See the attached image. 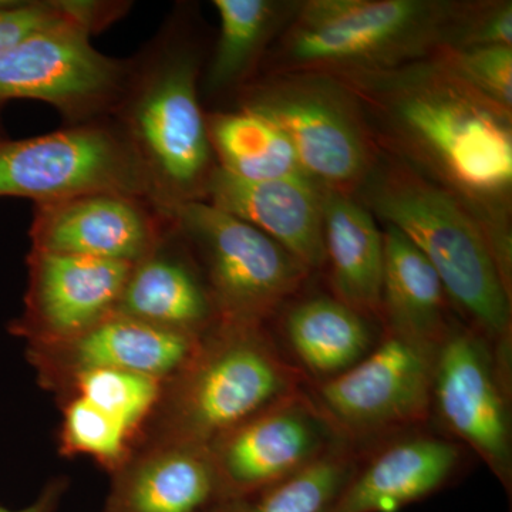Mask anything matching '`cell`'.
<instances>
[{
    "instance_id": "20",
    "label": "cell",
    "mask_w": 512,
    "mask_h": 512,
    "mask_svg": "<svg viewBox=\"0 0 512 512\" xmlns=\"http://www.w3.org/2000/svg\"><path fill=\"white\" fill-rule=\"evenodd\" d=\"M323 244L333 298L367 319H380L383 231L349 192H323Z\"/></svg>"
},
{
    "instance_id": "23",
    "label": "cell",
    "mask_w": 512,
    "mask_h": 512,
    "mask_svg": "<svg viewBox=\"0 0 512 512\" xmlns=\"http://www.w3.org/2000/svg\"><path fill=\"white\" fill-rule=\"evenodd\" d=\"M220 35L208 66L205 87L228 92L249 83L259 60L291 18L296 2L214 0Z\"/></svg>"
},
{
    "instance_id": "22",
    "label": "cell",
    "mask_w": 512,
    "mask_h": 512,
    "mask_svg": "<svg viewBox=\"0 0 512 512\" xmlns=\"http://www.w3.org/2000/svg\"><path fill=\"white\" fill-rule=\"evenodd\" d=\"M284 336L292 362L311 383L346 372L377 343L370 319L333 296H315L289 309Z\"/></svg>"
},
{
    "instance_id": "6",
    "label": "cell",
    "mask_w": 512,
    "mask_h": 512,
    "mask_svg": "<svg viewBox=\"0 0 512 512\" xmlns=\"http://www.w3.org/2000/svg\"><path fill=\"white\" fill-rule=\"evenodd\" d=\"M239 107L274 123L325 190L355 194L379 156L356 97L332 74L269 73L242 87Z\"/></svg>"
},
{
    "instance_id": "2",
    "label": "cell",
    "mask_w": 512,
    "mask_h": 512,
    "mask_svg": "<svg viewBox=\"0 0 512 512\" xmlns=\"http://www.w3.org/2000/svg\"><path fill=\"white\" fill-rule=\"evenodd\" d=\"M355 197L426 256L448 301L512 377V289L473 215L450 192L379 150Z\"/></svg>"
},
{
    "instance_id": "30",
    "label": "cell",
    "mask_w": 512,
    "mask_h": 512,
    "mask_svg": "<svg viewBox=\"0 0 512 512\" xmlns=\"http://www.w3.org/2000/svg\"><path fill=\"white\" fill-rule=\"evenodd\" d=\"M69 23L80 25L73 0H23L16 8L0 12V52L35 33Z\"/></svg>"
},
{
    "instance_id": "26",
    "label": "cell",
    "mask_w": 512,
    "mask_h": 512,
    "mask_svg": "<svg viewBox=\"0 0 512 512\" xmlns=\"http://www.w3.org/2000/svg\"><path fill=\"white\" fill-rule=\"evenodd\" d=\"M76 396L123 424L131 436L150 417L163 396V382L123 370H89L74 376Z\"/></svg>"
},
{
    "instance_id": "11",
    "label": "cell",
    "mask_w": 512,
    "mask_h": 512,
    "mask_svg": "<svg viewBox=\"0 0 512 512\" xmlns=\"http://www.w3.org/2000/svg\"><path fill=\"white\" fill-rule=\"evenodd\" d=\"M512 379L473 329L451 323L434 363L431 416L512 491Z\"/></svg>"
},
{
    "instance_id": "17",
    "label": "cell",
    "mask_w": 512,
    "mask_h": 512,
    "mask_svg": "<svg viewBox=\"0 0 512 512\" xmlns=\"http://www.w3.org/2000/svg\"><path fill=\"white\" fill-rule=\"evenodd\" d=\"M457 441L426 433L379 444L325 512H397L437 493L457 473Z\"/></svg>"
},
{
    "instance_id": "25",
    "label": "cell",
    "mask_w": 512,
    "mask_h": 512,
    "mask_svg": "<svg viewBox=\"0 0 512 512\" xmlns=\"http://www.w3.org/2000/svg\"><path fill=\"white\" fill-rule=\"evenodd\" d=\"M362 457V450L343 441L293 476L256 493L218 501L207 512H325Z\"/></svg>"
},
{
    "instance_id": "10",
    "label": "cell",
    "mask_w": 512,
    "mask_h": 512,
    "mask_svg": "<svg viewBox=\"0 0 512 512\" xmlns=\"http://www.w3.org/2000/svg\"><path fill=\"white\" fill-rule=\"evenodd\" d=\"M76 23L26 37L0 52V101L39 100L69 126L106 119L117 110L133 64L103 55Z\"/></svg>"
},
{
    "instance_id": "4",
    "label": "cell",
    "mask_w": 512,
    "mask_h": 512,
    "mask_svg": "<svg viewBox=\"0 0 512 512\" xmlns=\"http://www.w3.org/2000/svg\"><path fill=\"white\" fill-rule=\"evenodd\" d=\"M165 383L164 434L156 444L208 447L311 380L266 325L215 322L187 365Z\"/></svg>"
},
{
    "instance_id": "7",
    "label": "cell",
    "mask_w": 512,
    "mask_h": 512,
    "mask_svg": "<svg viewBox=\"0 0 512 512\" xmlns=\"http://www.w3.org/2000/svg\"><path fill=\"white\" fill-rule=\"evenodd\" d=\"M163 212L201 258L217 322L266 325L312 274L274 239L208 201Z\"/></svg>"
},
{
    "instance_id": "18",
    "label": "cell",
    "mask_w": 512,
    "mask_h": 512,
    "mask_svg": "<svg viewBox=\"0 0 512 512\" xmlns=\"http://www.w3.org/2000/svg\"><path fill=\"white\" fill-rule=\"evenodd\" d=\"M218 501L208 447L154 444L116 471L103 512H207Z\"/></svg>"
},
{
    "instance_id": "27",
    "label": "cell",
    "mask_w": 512,
    "mask_h": 512,
    "mask_svg": "<svg viewBox=\"0 0 512 512\" xmlns=\"http://www.w3.org/2000/svg\"><path fill=\"white\" fill-rule=\"evenodd\" d=\"M130 431L83 397L74 396L66 409L60 451L67 456H89L117 471L128 460Z\"/></svg>"
},
{
    "instance_id": "29",
    "label": "cell",
    "mask_w": 512,
    "mask_h": 512,
    "mask_svg": "<svg viewBox=\"0 0 512 512\" xmlns=\"http://www.w3.org/2000/svg\"><path fill=\"white\" fill-rule=\"evenodd\" d=\"M477 46H512V2H464L447 49Z\"/></svg>"
},
{
    "instance_id": "15",
    "label": "cell",
    "mask_w": 512,
    "mask_h": 512,
    "mask_svg": "<svg viewBox=\"0 0 512 512\" xmlns=\"http://www.w3.org/2000/svg\"><path fill=\"white\" fill-rule=\"evenodd\" d=\"M202 336L164 329L128 316L111 313L76 338L50 345L29 346L30 359L47 382L89 370L111 369L137 373L167 382L194 355Z\"/></svg>"
},
{
    "instance_id": "31",
    "label": "cell",
    "mask_w": 512,
    "mask_h": 512,
    "mask_svg": "<svg viewBox=\"0 0 512 512\" xmlns=\"http://www.w3.org/2000/svg\"><path fill=\"white\" fill-rule=\"evenodd\" d=\"M66 491V483L63 480H55L47 484L42 494L33 501L28 507L22 510H9V508L0 505V512H56L60 501Z\"/></svg>"
},
{
    "instance_id": "24",
    "label": "cell",
    "mask_w": 512,
    "mask_h": 512,
    "mask_svg": "<svg viewBox=\"0 0 512 512\" xmlns=\"http://www.w3.org/2000/svg\"><path fill=\"white\" fill-rule=\"evenodd\" d=\"M207 124L217 165L227 173L248 181L306 175L285 134L254 111H218Z\"/></svg>"
},
{
    "instance_id": "3",
    "label": "cell",
    "mask_w": 512,
    "mask_h": 512,
    "mask_svg": "<svg viewBox=\"0 0 512 512\" xmlns=\"http://www.w3.org/2000/svg\"><path fill=\"white\" fill-rule=\"evenodd\" d=\"M464 2L305 0L271 49V72L393 69L450 47Z\"/></svg>"
},
{
    "instance_id": "33",
    "label": "cell",
    "mask_w": 512,
    "mask_h": 512,
    "mask_svg": "<svg viewBox=\"0 0 512 512\" xmlns=\"http://www.w3.org/2000/svg\"><path fill=\"white\" fill-rule=\"evenodd\" d=\"M3 101H0V114H2V107H3ZM2 138H6L5 137V133H3V128H2V116H0V140H2Z\"/></svg>"
},
{
    "instance_id": "28",
    "label": "cell",
    "mask_w": 512,
    "mask_h": 512,
    "mask_svg": "<svg viewBox=\"0 0 512 512\" xmlns=\"http://www.w3.org/2000/svg\"><path fill=\"white\" fill-rule=\"evenodd\" d=\"M436 56L471 89L512 111V46L443 49Z\"/></svg>"
},
{
    "instance_id": "8",
    "label": "cell",
    "mask_w": 512,
    "mask_h": 512,
    "mask_svg": "<svg viewBox=\"0 0 512 512\" xmlns=\"http://www.w3.org/2000/svg\"><path fill=\"white\" fill-rule=\"evenodd\" d=\"M100 192L146 198L158 207L150 175L116 120L0 140V197L46 204Z\"/></svg>"
},
{
    "instance_id": "19",
    "label": "cell",
    "mask_w": 512,
    "mask_h": 512,
    "mask_svg": "<svg viewBox=\"0 0 512 512\" xmlns=\"http://www.w3.org/2000/svg\"><path fill=\"white\" fill-rule=\"evenodd\" d=\"M114 313L202 336L217 322L205 279L174 249V228L131 269Z\"/></svg>"
},
{
    "instance_id": "32",
    "label": "cell",
    "mask_w": 512,
    "mask_h": 512,
    "mask_svg": "<svg viewBox=\"0 0 512 512\" xmlns=\"http://www.w3.org/2000/svg\"><path fill=\"white\" fill-rule=\"evenodd\" d=\"M20 3H23V0H0V12L16 8Z\"/></svg>"
},
{
    "instance_id": "13",
    "label": "cell",
    "mask_w": 512,
    "mask_h": 512,
    "mask_svg": "<svg viewBox=\"0 0 512 512\" xmlns=\"http://www.w3.org/2000/svg\"><path fill=\"white\" fill-rule=\"evenodd\" d=\"M29 285L16 335L30 346L76 338L114 313L133 264L30 249Z\"/></svg>"
},
{
    "instance_id": "14",
    "label": "cell",
    "mask_w": 512,
    "mask_h": 512,
    "mask_svg": "<svg viewBox=\"0 0 512 512\" xmlns=\"http://www.w3.org/2000/svg\"><path fill=\"white\" fill-rule=\"evenodd\" d=\"M170 228L154 202L100 192L35 204L29 234L35 251L134 265L157 248Z\"/></svg>"
},
{
    "instance_id": "9",
    "label": "cell",
    "mask_w": 512,
    "mask_h": 512,
    "mask_svg": "<svg viewBox=\"0 0 512 512\" xmlns=\"http://www.w3.org/2000/svg\"><path fill=\"white\" fill-rule=\"evenodd\" d=\"M437 352L383 333L369 355L332 379L309 384V393L339 436L365 451L433 417Z\"/></svg>"
},
{
    "instance_id": "1",
    "label": "cell",
    "mask_w": 512,
    "mask_h": 512,
    "mask_svg": "<svg viewBox=\"0 0 512 512\" xmlns=\"http://www.w3.org/2000/svg\"><path fill=\"white\" fill-rule=\"evenodd\" d=\"M332 76L356 97L382 153L473 215L512 289V111L471 89L436 55Z\"/></svg>"
},
{
    "instance_id": "5",
    "label": "cell",
    "mask_w": 512,
    "mask_h": 512,
    "mask_svg": "<svg viewBox=\"0 0 512 512\" xmlns=\"http://www.w3.org/2000/svg\"><path fill=\"white\" fill-rule=\"evenodd\" d=\"M161 42L134 66L113 117L143 161L161 211L204 201L214 164L198 79L200 56L185 42Z\"/></svg>"
},
{
    "instance_id": "16",
    "label": "cell",
    "mask_w": 512,
    "mask_h": 512,
    "mask_svg": "<svg viewBox=\"0 0 512 512\" xmlns=\"http://www.w3.org/2000/svg\"><path fill=\"white\" fill-rule=\"evenodd\" d=\"M323 192L306 175L248 181L217 165L204 201L264 232L315 272L325 266Z\"/></svg>"
},
{
    "instance_id": "12",
    "label": "cell",
    "mask_w": 512,
    "mask_h": 512,
    "mask_svg": "<svg viewBox=\"0 0 512 512\" xmlns=\"http://www.w3.org/2000/svg\"><path fill=\"white\" fill-rule=\"evenodd\" d=\"M343 441L313 400L309 386L291 394L208 446L220 485V501L256 493L285 480Z\"/></svg>"
},
{
    "instance_id": "21",
    "label": "cell",
    "mask_w": 512,
    "mask_h": 512,
    "mask_svg": "<svg viewBox=\"0 0 512 512\" xmlns=\"http://www.w3.org/2000/svg\"><path fill=\"white\" fill-rule=\"evenodd\" d=\"M383 241V333L437 352L453 323L439 275L399 229L384 225Z\"/></svg>"
}]
</instances>
